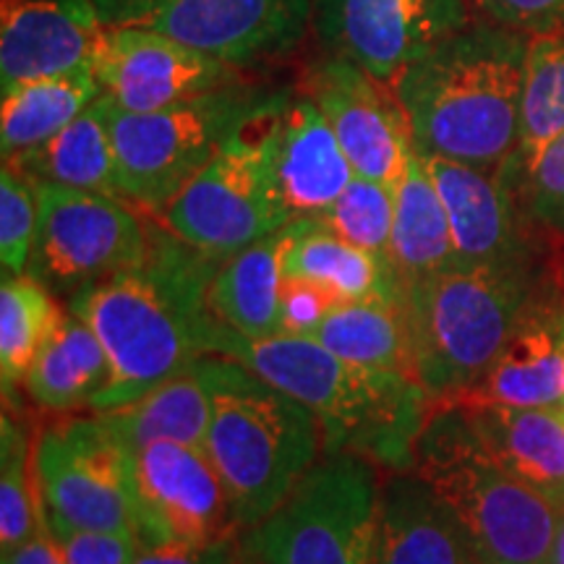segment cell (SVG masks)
I'll list each match as a JSON object with an SVG mask.
<instances>
[{"label": "cell", "instance_id": "6da1fadb", "mask_svg": "<svg viewBox=\"0 0 564 564\" xmlns=\"http://www.w3.org/2000/svg\"><path fill=\"white\" fill-rule=\"evenodd\" d=\"M220 259L194 249L171 230L154 228L139 264L82 288L68 299L100 337L110 361V382L87 408H123L207 356L209 285Z\"/></svg>", "mask_w": 564, "mask_h": 564}, {"label": "cell", "instance_id": "7a4b0ae2", "mask_svg": "<svg viewBox=\"0 0 564 564\" xmlns=\"http://www.w3.org/2000/svg\"><path fill=\"white\" fill-rule=\"evenodd\" d=\"M204 348L314 411L324 455L358 453L387 474L413 470L415 440L436 403L411 373L348 364L312 337H246L220 319L209 327Z\"/></svg>", "mask_w": 564, "mask_h": 564}, {"label": "cell", "instance_id": "3957f363", "mask_svg": "<svg viewBox=\"0 0 564 564\" xmlns=\"http://www.w3.org/2000/svg\"><path fill=\"white\" fill-rule=\"evenodd\" d=\"M528 34L476 21L444 37L394 82L413 147L499 173L518 150Z\"/></svg>", "mask_w": 564, "mask_h": 564}, {"label": "cell", "instance_id": "277c9868", "mask_svg": "<svg viewBox=\"0 0 564 564\" xmlns=\"http://www.w3.org/2000/svg\"><path fill=\"white\" fill-rule=\"evenodd\" d=\"M212 421L204 442L228 494L238 531H251L285 502L324 455L314 411L225 356H207Z\"/></svg>", "mask_w": 564, "mask_h": 564}, {"label": "cell", "instance_id": "5b68a950", "mask_svg": "<svg viewBox=\"0 0 564 564\" xmlns=\"http://www.w3.org/2000/svg\"><path fill=\"white\" fill-rule=\"evenodd\" d=\"M549 272L533 267H453L405 285L415 382L447 403L484 377Z\"/></svg>", "mask_w": 564, "mask_h": 564}, {"label": "cell", "instance_id": "8992f818", "mask_svg": "<svg viewBox=\"0 0 564 564\" xmlns=\"http://www.w3.org/2000/svg\"><path fill=\"white\" fill-rule=\"evenodd\" d=\"M413 470L453 507L478 564H552L560 510L486 449L460 405L436 403Z\"/></svg>", "mask_w": 564, "mask_h": 564}, {"label": "cell", "instance_id": "52a82bcc", "mask_svg": "<svg viewBox=\"0 0 564 564\" xmlns=\"http://www.w3.org/2000/svg\"><path fill=\"white\" fill-rule=\"evenodd\" d=\"M291 95L267 91L167 204L160 217L181 241L225 262L291 223L272 178L274 137Z\"/></svg>", "mask_w": 564, "mask_h": 564}, {"label": "cell", "instance_id": "ba28073f", "mask_svg": "<svg viewBox=\"0 0 564 564\" xmlns=\"http://www.w3.org/2000/svg\"><path fill=\"white\" fill-rule=\"evenodd\" d=\"M382 468L358 453L322 455L270 518L246 531L262 564H371Z\"/></svg>", "mask_w": 564, "mask_h": 564}, {"label": "cell", "instance_id": "9c48e42d", "mask_svg": "<svg viewBox=\"0 0 564 564\" xmlns=\"http://www.w3.org/2000/svg\"><path fill=\"white\" fill-rule=\"evenodd\" d=\"M264 95L241 82L150 112L121 110L108 97V126L123 199L162 215Z\"/></svg>", "mask_w": 564, "mask_h": 564}, {"label": "cell", "instance_id": "30bf717a", "mask_svg": "<svg viewBox=\"0 0 564 564\" xmlns=\"http://www.w3.org/2000/svg\"><path fill=\"white\" fill-rule=\"evenodd\" d=\"M42 518L55 539L133 533V453L100 415L53 423L34 442Z\"/></svg>", "mask_w": 564, "mask_h": 564}, {"label": "cell", "instance_id": "8fae6325", "mask_svg": "<svg viewBox=\"0 0 564 564\" xmlns=\"http://www.w3.org/2000/svg\"><path fill=\"white\" fill-rule=\"evenodd\" d=\"M37 232L26 274L53 295L82 288L139 264L150 251L152 223H144L121 196L61 183L34 181Z\"/></svg>", "mask_w": 564, "mask_h": 564}, {"label": "cell", "instance_id": "7c38bea8", "mask_svg": "<svg viewBox=\"0 0 564 564\" xmlns=\"http://www.w3.org/2000/svg\"><path fill=\"white\" fill-rule=\"evenodd\" d=\"M105 26H141L241 68L291 53L314 0H95Z\"/></svg>", "mask_w": 564, "mask_h": 564}, {"label": "cell", "instance_id": "4fadbf2b", "mask_svg": "<svg viewBox=\"0 0 564 564\" xmlns=\"http://www.w3.org/2000/svg\"><path fill=\"white\" fill-rule=\"evenodd\" d=\"M241 533L204 449L154 442L133 453V535L139 549L207 544Z\"/></svg>", "mask_w": 564, "mask_h": 564}, {"label": "cell", "instance_id": "5bb4252c", "mask_svg": "<svg viewBox=\"0 0 564 564\" xmlns=\"http://www.w3.org/2000/svg\"><path fill=\"white\" fill-rule=\"evenodd\" d=\"M314 30L329 53L394 87L408 66L468 24L465 0H314Z\"/></svg>", "mask_w": 564, "mask_h": 564}, {"label": "cell", "instance_id": "9a60e30c", "mask_svg": "<svg viewBox=\"0 0 564 564\" xmlns=\"http://www.w3.org/2000/svg\"><path fill=\"white\" fill-rule=\"evenodd\" d=\"M303 95L333 126L356 175L398 186L415 147L390 87L343 55L327 53L303 74Z\"/></svg>", "mask_w": 564, "mask_h": 564}, {"label": "cell", "instance_id": "2e32d148", "mask_svg": "<svg viewBox=\"0 0 564 564\" xmlns=\"http://www.w3.org/2000/svg\"><path fill=\"white\" fill-rule=\"evenodd\" d=\"M91 68L105 95L131 112L171 108L243 82L230 63L141 26H102Z\"/></svg>", "mask_w": 564, "mask_h": 564}, {"label": "cell", "instance_id": "e0dca14e", "mask_svg": "<svg viewBox=\"0 0 564 564\" xmlns=\"http://www.w3.org/2000/svg\"><path fill=\"white\" fill-rule=\"evenodd\" d=\"M421 154V152H419ZM447 209L457 267L544 264L539 238L502 173L421 154Z\"/></svg>", "mask_w": 564, "mask_h": 564}, {"label": "cell", "instance_id": "ac0fdd59", "mask_svg": "<svg viewBox=\"0 0 564 564\" xmlns=\"http://www.w3.org/2000/svg\"><path fill=\"white\" fill-rule=\"evenodd\" d=\"M102 26L95 0H3L0 91L91 63Z\"/></svg>", "mask_w": 564, "mask_h": 564}, {"label": "cell", "instance_id": "d6986e66", "mask_svg": "<svg viewBox=\"0 0 564 564\" xmlns=\"http://www.w3.org/2000/svg\"><path fill=\"white\" fill-rule=\"evenodd\" d=\"M447 403L510 408L564 403V295L549 272L518 329L484 377Z\"/></svg>", "mask_w": 564, "mask_h": 564}, {"label": "cell", "instance_id": "ffe728a7", "mask_svg": "<svg viewBox=\"0 0 564 564\" xmlns=\"http://www.w3.org/2000/svg\"><path fill=\"white\" fill-rule=\"evenodd\" d=\"M352 175L348 154L312 97L291 95L272 150V178L288 220L324 215Z\"/></svg>", "mask_w": 564, "mask_h": 564}, {"label": "cell", "instance_id": "44dd1931", "mask_svg": "<svg viewBox=\"0 0 564 564\" xmlns=\"http://www.w3.org/2000/svg\"><path fill=\"white\" fill-rule=\"evenodd\" d=\"M371 564H478L453 507L415 470L387 474Z\"/></svg>", "mask_w": 564, "mask_h": 564}, {"label": "cell", "instance_id": "7402d4cb", "mask_svg": "<svg viewBox=\"0 0 564 564\" xmlns=\"http://www.w3.org/2000/svg\"><path fill=\"white\" fill-rule=\"evenodd\" d=\"M282 246V274L322 285L337 303H403L405 285L390 259L358 249L316 220L288 223Z\"/></svg>", "mask_w": 564, "mask_h": 564}, {"label": "cell", "instance_id": "603a6c76", "mask_svg": "<svg viewBox=\"0 0 564 564\" xmlns=\"http://www.w3.org/2000/svg\"><path fill=\"white\" fill-rule=\"evenodd\" d=\"M457 405V403H455ZM486 449L564 510V408L460 405Z\"/></svg>", "mask_w": 564, "mask_h": 564}, {"label": "cell", "instance_id": "cb8c5ba5", "mask_svg": "<svg viewBox=\"0 0 564 564\" xmlns=\"http://www.w3.org/2000/svg\"><path fill=\"white\" fill-rule=\"evenodd\" d=\"M131 453L154 442H178L204 449L212 421V382L207 356L165 379L139 400L100 413Z\"/></svg>", "mask_w": 564, "mask_h": 564}, {"label": "cell", "instance_id": "d4e9b609", "mask_svg": "<svg viewBox=\"0 0 564 564\" xmlns=\"http://www.w3.org/2000/svg\"><path fill=\"white\" fill-rule=\"evenodd\" d=\"M390 257L403 285L457 267L447 209L419 150H413L403 178L394 186Z\"/></svg>", "mask_w": 564, "mask_h": 564}, {"label": "cell", "instance_id": "484cf974", "mask_svg": "<svg viewBox=\"0 0 564 564\" xmlns=\"http://www.w3.org/2000/svg\"><path fill=\"white\" fill-rule=\"evenodd\" d=\"M3 162L32 181L121 196L108 126V95L102 91L82 116H76L66 129L37 150Z\"/></svg>", "mask_w": 564, "mask_h": 564}, {"label": "cell", "instance_id": "4316f807", "mask_svg": "<svg viewBox=\"0 0 564 564\" xmlns=\"http://www.w3.org/2000/svg\"><path fill=\"white\" fill-rule=\"evenodd\" d=\"M282 246L278 230L236 257L225 259L209 285V308L223 324L246 337L280 335Z\"/></svg>", "mask_w": 564, "mask_h": 564}, {"label": "cell", "instance_id": "83f0119b", "mask_svg": "<svg viewBox=\"0 0 564 564\" xmlns=\"http://www.w3.org/2000/svg\"><path fill=\"white\" fill-rule=\"evenodd\" d=\"M110 382V361L100 337L68 312L24 377V390L34 405L45 411H70L89 405Z\"/></svg>", "mask_w": 564, "mask_h": 564}, {"label": "cell", "instance_id": "f1b7e54d", "mask_svg": "<svg viewBox=\"0 0 564 564\" xmlns=\"http://www.w3.org/2000/svg\"><path fill=\"white\" fill-rule=\"evenodd\" d=\"M100 95L102 87L91 63L6 91L0 108L3 160H13L51 141Z\"/></svg>", "mask_w": 564, "mask_h": 564}, {"label": "cell", "instance_id": "f546056e", "mask_svg": "<svg viewBox=\"0 0 564 564\" xmlns=\"http://www.w3.org/2000/svg\"><path fill=\"white\" fill-rule=\"evenodd\" d=\"M403 303H337L324 316L312 340L348 364L403 371L413 377L411 335H408Z\"/></svg>", "mask_w": 564, "mask_h": 564}, {"label": "cell", "instance_id": "4dcf8cb0", "mask_svg": "<svg viewBox=\"0 0 564 564\" xmlns=\"http://www.w3.org/2000/svg\"><path fill=\"white\" fill-rule=\"evenodd\" d=\"M564 131V30L533 34L528 40L523 102H520L518 150L502 167L505 178H518L539 152Z\"/></svg>", "mask_w": 564, "mask_h": 564}, {"label": "cell", "instance_id": "1f68e13d", "mask_svg": "<svg viewBox=\"0 0 564 564\" xmlns=\"http://www.w3.org/2000/svg\"><path fill=\"white\" fill-rule=\"evenodd\" d=\"M63 319L53 293L30 274H6L0 285V377L9 394Z\"/></svg>", "mask_w": 564, "mask_h": 564}, {"label": "cell", "instance_id": "d6a6232c", "mask_svg": "<svg viewBox=\"0 0 564 564\" xmlns=\"http://www.w3.org/2000/svg\"><path fill=\"white\" fill-rule=\"evenodd\" d=\"M47 531L34 481V444L30 434L3 415L0 426V546L13 552Z\"/></svg>", "mask_w": 564, "mask_h": 564}, {"label": "cell", "instance_id": "836d02e7", "mask_svg": "<svg viewBox=\"0 0 564 564\" xmlns=\"http://www.w3.org/2000/svg\"><path fill=\"white\" fill-rule=\"evenodd\" d=\"M316 220L345 238V241L366 249L377 257L390 259L392 225H394V188L384 183L352 175L348 188L337 196L324 215Z\"/></svg>", "mask_w": 564, "mask_h": 564}, {"label": "cell", "instance_id": "e575fe53", "mask_svg": "<svg viewBox=\"0 0 564 564\" xmlns=\"http://www.w3.org/2000/svg\"><path fill=\"white\" fill-rule=\"evenodd\" d=\"M525 220L564 241V131L539 152L518 178H507Z\"/></svg>", "mask_w": 564, "mask_h": 564}, {"label": "cell", "instance_id": "d590c367", "mask_svg": "<svg viewBox=\"0 0 564 564\" xmlns=\"http://www.w3.org/2000/svg\"><path fill=\"white\" fill-rule=\"evenodd\" d=\"M37 232L34 181L6 165L0 173V262L6 274H26Z\"/></svg>", "mask_w": 564, "mask_h": 564}, {"label": "cell", "instance_id": "8d00e7d4", "mask_svg": "<svg viewBox=\"0 0 564 564\" xmlns=\"http://www.w3.org/2000/svg\"><path fill=\"white\" fill-rule=\"evenodd\" d=\"M337 301L322 285L308 280H282L280 335L312 337Z\"/></svg>", "mask_w": 564, "mask_h": 564}, {"label": "cell", "instance_id": "74e56055", "mask_svg": "<svg viewBox=\"0 0 564 564\" xmlns=\"http://www.w3.org/2000/svg\"><path fill=\"white\" fill-rule=\"evenodd\" d=\"M491 24L533 34L564 30V0H470Z\"/></svg>", "mask_w": 564, "mask_h": 564}, {"label": "cell", "instance_id": "f35d334b", "mask_svg": "<svg viewBox=\"0 0 564 564\" xmlns=\"http://www.w3.org/2000/svg\"><path fill=\"white\" fill-rule=\"evenodd\" d=\"M68 564H133L139 541L131 531H79L61 539Z\"/></svg>", "mask_w": 564, "mask_h": 564}, {"label": "cell", "instance_id": "ab89813d", "mask_svg": "<svg viewBox=\"0 0 564 564\" xmlns=\"http://www.w3.org/2000/svg\"><path fill=\"white\" fill-rule=\"evenodd\" d=\"M243 560V541L238 533H228L223 539L207 544H167L139 549L133 564H238Z\"/></svg>", "mask_w": 564, "mask_h": 564}, {"label": "cell", "instance_id": "60d3db41", "mask_svg": "<svg viewBox=\"0 0 564 564\" xmlns=\"http://www.w3.org/2000/svg\"><path fill=\"white\" fill-rule=\"evenodd\" d=\"M3 564H68V560L61 541L51 531H42L13 552H6Z\"/></svg>", "mask_w": 564, "mask_h": 564}, {"label": "cell", "instance_id": "b9f144b4", "mask_svg": "<svg viewBox=\"0 0 564 564\" xmlns=\"http://www.w3.org/2000/svg\"><path fill=\"white\" fill-rule=\"evenodd\" d=\"M552 564H564V510H560V528H556Z\"/></svg>", "mask_w": 564, "mask_h": 564}, {"label": "cell", "instance_id": "7bdbcfd3", "mask_svg": "<svg viewBox=\"0 0 564 564\" xmlns=\"http://www.w3.org/2000/svg\"><path fill=\"white\" fill-rule=\"evenodd\" d=\"M238 564H262V562H257V560H253V556H249V554H243V560H241V562H238Z\"/></svg>", "mask_w": 564, "mask_h": 564}, {"label": "cell", "instance_id": "ee69618b", "mask_svg": "<svg viewBox=\"0 0 564 564\" xmlns=\"http://www.w3.org/2000/svg\"><path fill=\"white\" fill-rule=\"evenodd\" d=\"M562 408H564V403H562Z\"/></svg>", "mask_w": 564, "mask_h": 564}]
</instances>
